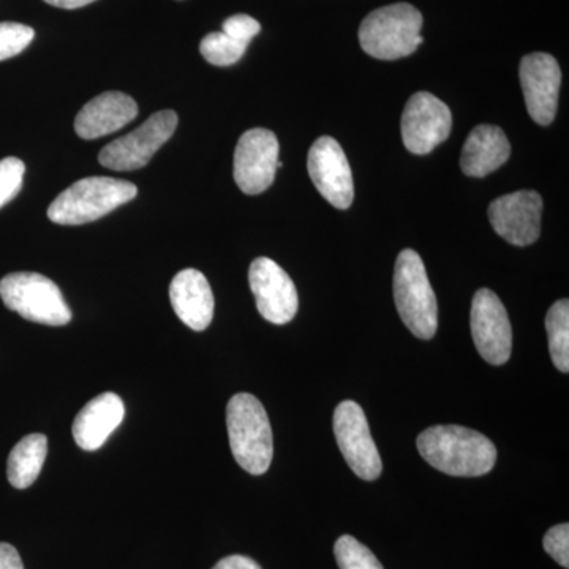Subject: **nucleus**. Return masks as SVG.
Masks as SVG:
<instances>
[{
    "label": "nucleus",
    "instance_id": "obj_1",
    "mask_svg": "<svg viewBox=\"0 0 569 569\" xmlns=\"http://www.w3.org/2000/svg\"><path fill=\"white\" fill-rule=\"evenodd\" d=\"M418 451L427 463L449 477H482L497 462L496 445L462 426L429 427L418 437Z\"/></svg>",
    "mask_w": 569,
    "mask_h": 569
},
{
    "label": "nucleus",
    "instance_id": "obj_2",
    "mask_svg": "<svg viewBox=\"0 0 569 569\" xmlns=\"http://www.w3.org/2000/svg\"><path fill=\"white\" fill-rule=\"evenodd\" d=\"M227 426L236 462L254 477L266 473L274 456V443L271 422L260 400L247 392L231 397Z\"/></svg>",
    "mask_w": 569,
    "mask_h": 569
},
{
    "label": "nucleus",
    "instance_id": "obj_3",
    "mask_svg": "<svg viewBox=\"0 0 569 569\" xmlns=\"http://www.w3.org/2000/svg\"><path fill=\"white\" fill-rule=\"evenodd\" d=\"M138 194L134 183L122 179L92 176L63 190L48 209L51 222L84 224L102 219Z\"/></svg>",
    "mask_w": 569,
    "mask_h": 569
},
{
    "label": "nucleus",
    "instance_id": "obj_4",
    "mask_svg": "<svg viewBox=\"0 0 569 569\" xmlns=\"http://www.w3.org/2000/svg\"><path fill=\"white\" fill-rule=\"evenodd\" d=\"M422 14L410 3L381 7L367 14L359 28L362 50L380 61L407 58L425 41Z\"/></svg>",
    "mask_w": 569,
    "mask_h": 569
},
{
    "label": "nucleus",
    "instance_id": "obj_5",
    "mask_svg": "<svg viewBox=\"0 0 569 569\" xmlns=\"http://www.w3.org/2000/svg\"><path fill=\"white\" fill-rule=\"evenodd\" d=\"M395 301L397 312L411 335L430 340L438 328V306L426 266L415 250L399 253L395 269Z\"/></svg>",
    "mask_w": 569,
    "mask_h": 569
},
{
    "label": "nucleus",
    "instance_id": "obj_6",
    "mask_svg": "<svg viewBox=\"0 0 569 569\" xmlns=\"http://www.w3.org/2000/svg\"><path fill=\"white\" fill-rule=\"evenodd\" d=\"M3 305L24 320L47 326H66L71 310L58 284L36 272H13L0 280Z\"/></svg>",
    "mask_w": 569,
    "mask_h": 569
},
{
    "label": "nucleus",
    "instance_id": "obj_7",
    "mask_svg": "<svg viewBox=\"0 0 569 569\" xmlns=\"http://www.w3.org/2000/svg\"><path fill=\"white\" fill-rule=\"evenodd\" d=\"M178 122L173 110L156 112L132 133L104 146L99 156L100 164L112 171L140 170L173 137Z\"/></svg>",
    "mask_w": 569,
    "mask_h": 569
},
{
    "label": "nucleus",
    "instance_id": "obj_8",
    "mask_svg": "<svg viewBox=\"0 0 569 569\" xmlns=\"http://www.w3.org/2000/svg\"><path fill=\"white\" fill-rule=\"evenodd\" d=\"M335 436L348 467L356 477L376 481L383 470L380 452L370 436L365 410L353 400H346L335 411Z\"/></svg>",
    "mask_w": 569,
    "mask_h": 569
},
{
    "label": "nucleus",
    "instance_id": "obj_9",
    "mask_svg": "<svg viewBox=\"0 0 569 569\" xmlns=\"http://www.w3.org/2000/svg\"><path fill=\"white\" fill-rule=\"evenodd\" d=\"M279 140L268 129L247 130L234 151V181L246 194H260L274 182L279 160Z\"/></svg>",
    "mask_w": 569,
    "mask_h": 569
},
{
    "label": "nucleus",
    "instance_id": "obj_10",
    "mask_svg": "<svg viewBox=\"0 0 569 569\" xmlns=\"http://www.w3.org/2000/svg\"><path fill=\"white\" fill-rule=\"evenodd\" d=\"M471 336L485 361L492 366L508 362L512 350V328L507 309L489 288H481L471 305Z\"/></svg>",
    "mask_w": 569,
    "mask_h": 569
},
{
    "label": "nucleus",
    "instance_id": "obj_11",
    "mask_svg": "<svg viewBox=\"0 0 569 569\" xmlns=\"http://www.w3.org/2000/svg\"><path fill=\"white\" fill-rule=\"evenodd\" d=\"M452 129L448 104L429 92H418L407 102L402 114V140L417 156H426L447 141Z\"/></svg>",
    "mask_w": 569,
    "mask_h": 569
},
{
    "label": "nucleus",
    "instance_id": "obj_12",
    "mask_svg": "<svg viewBox=\"0 0 569 569\" xmlns=\"http://www.w3.org/2000/svg\"><path fill=\"white\" fill-rule=\"evenodd\" d=\"M250 290L260 316L272 325H287L299 309L298 290L291 277L271 258H257L249 269Z\"/></svg>",
    "mask_w": 569,
    "mask_h": 569
},
{
    "label": "nucleus",
    "instance_id": "obj_13",
    "mask_svg": "<svg viewBox=\"0 0 569 569\" xmlns=\"http://www.w3.org/2000/svg\"><path fill=\"white\" fill-rule=\"evenodd\" d=\"M307 170L318 192L337 209L353 203L355 186L350 163L342 146L331 137H320L310 148Z\"/></svg>",
    "mask_w": 569,
    "mask_h": 569
},
{
    "label": "nucleus",
    "instance_id": "obj_14",
    "mask_svg": "<svg viewBox=\"0 0 569 569\" xmlns=\"http://www.w3.org/2000/svg\"><path fill=\"white\" fill-rule=\"evenodd\" d=\"M542 198L533 190L497 198L489 206V220L498 236L509 244L526 247L538 241L541 233Z\"/></svg>",
    "mask_w": 569,
    "mask_h": 569
},
{
    "label": "nucleus",
    "instance_id": "obj_15",
    "mask_svg": "<svg viewBox=\"0 0 569 569\" xmlns=\"http://www.w3.org/2000/svg\"><path fill=\"white\" fill-rule=\"evenodd\" d=\"M519 77L531 119L539 126H549L556 119L559 108V62L546 52H533L520 62Z\"/></svg>",
    "mask_w": 569,
    "mask_h": 569
},
{
    "label": "nucleus",
    "instance_id": "obj_16",
    "mask_svg": "<svg viewBox=\"0 0 569 569\" xmlns=\"http://www.w3.org/2000/svg\"><path fill=\"white\" fill-rule=\"evenodd\" d=\"M138 104L123 92H104L89 100L74 119V132L82 140H99L137 119Z\"/></svg>",
    "mask_w": 569,
    "mask_h": 569
},
{
    "label": "nucleus",
    "instance_id": "obj_17",
    "mask_svg": "<svg viewBox=\"0 0 569 569\" xmlns=\"http://www.w3.org/2000/svg\"><path fill=\"white\" fill-rule=\"evenodd\" d=\"M176 316L193 331H204L212 323L213 295L203 272L183 269L170 284Z\"/></svg>",
    "mask_w": 569,
    "mask_h": 569
},
{
    "label": "nucleus",
    "instance_id": "obj_18",
    "mask_svg": "<svg viewBox=\"0 0 569 569\" xmlns=\"http://www.w3.org/2000/svg\"><path fill=\"white\" fill-rule=\"evenodd\" d=\"M123 417H126V407L121 397L114 392H103L82 408L74 418L71 427L74 441L84 451H97L121 426Z\"/></svg>",
    "mask_w": 569,
    "mask_h": 569
},
{
    "label": "nucleus",
    "instance_id": "obj_19",
    "mask_svg": "<svg viewBox=\"0 0 569 569\" xmlns=\"http://www.w3.org/2000/svg\"><path fill=\"white\" fill-rule=\"evenodd\" d=\"M511 153L507 134L497 126L482 123L468 134L463 144L460 168L471 178H485L503 167Z\"/></svg>",
    "mask_w": 569,
    "mask_h": 569
},
{
    "label": "nucleus",
    "instance_id": "obj_20",
    "mask_svg": "<svg viewBox=\"0 0 569 569\" xmlns=\"http://www.w3.org/2000/svg\"><path fill=\"white\" fill-rule=\"evenodd\" d=\"M48 455V438L43 433H31L11 449L7 462V477L14 489L31 488L43 468Z\"/></svg>",
    "mask_w": 569,
    "mask_h": 569
},
{
    "label": "nucleus",
    "instance_id": "obj_21",
    "mask_svg": "<svg viewBox=\"0 0 569 569\" xmlns=\"http://www.w3.org/2000/svg\"><path fill=\"white\" fill-rule=\"evenodd\" d=\"M546 331L549 337V351L553 366L560 372H569V301L560 299L550 307L546 317Z\"/></svg>",
    "mask_w": 569,
    "mask_h": 569
},
{
    "label": "nucleus",
    "instance_id": "obj_22",
    "mask_svg": "<svg viewBox=\"0 0 569 569\" xmlns=\"http://www.w3.org/2000/svg\"><path fill=\"white\" fill-rule=\"evenodd\" d=\"M247 44L239 43L223 32H211L201 40V56L217 67H230L241 61L246 54Z\"/></svg>",
    "mask_w": 569,
    "mask_h": 569
},
{
    "label": "nucleus",
    "instance_id": "obj_23",
    "mask_svg": "<svg viewBox=\"0 0 569 569\" xmlns=\"http://www.w3.org/2000/svg\"><path fill=\"white\" fill-rule=\"evenodd\" d=\"M335 556L340 569H385L372 550L350 535L337 539Z\"/></svg>",
    "mask_w": 569,
    "mask_h": 569
},
{
    "label": "nucleus",
    "instance_id": "obj_24",
    "mask_svg": "<svg viewBox=\"0 0 569 569\" xmlns=\"http://www.w3.org/2000/svg\"><path fill=\"white\" fill-rule=\"evenodd\" d=\"M36 31L20 22H0V61L21 54L32 43Z\"/></svg>",
    "mask_w": 569,
    "mask_h": 569
},
{
    "label": "nucleus",
    "instance_id": "obj_25",
    "mask_svg": "<svg viewBox=\"0 0 569 569\" xmlns=\"http://www.w3.org/2000/svg\"><path fill=\"white\" fill-rule=\"evenodd\" d=\"M26 164L17 157H7L0 160V208L9 204L22 187Z\"/></svg>",
    "mask_w": 569,
    "mask_h": 569
},
{
    "label": "nucleus",
    "instance_id": "obj_26",
    "mask_svg": "<svg viewBox=\"0 0 569 569\" xmlns=\"http://www.w3.org/2000/svg\"><path fill=\"white\" fill-rule=\"evenodd\" d=\"M546 552L552 557L560 567L569 568V526L559 523L552 527L542 539Z\"/></svg>",
    "mask_w": 569,
    "mask_h": 569
},
{
    "label": "nucleus",
    "instance_id": "obj_27",
    "mask_svg": "<svg viewBox=\"0 0 569 569\" xmlns=\"http://www.w3.org/2000/svg\"><path fill=\"white\" fill-rule=\"evenodd\" d=\"M261 31L260 22L249 14H234L223 22L222 32L227 33L231 39L244 43L249 47L253 37H257Z\"/></svg>",
    "mask_w": 569,
    "mask_h": 569
},
{
    "label": "nucleus",
    "instance_id": "obj_28",
    "mask_svg": "<svg viewBox=\"0 0 569 569\" xmlns=\"http://www.w3.org/2000/svg\"><path fill=\"white\" fill-rule=\"evenodd\" d=\"M0 569H24L20 552L9 542H0Z\"/></svg>",
    "mask_w": 569,
    "mask_h": 569
},
{
    "label": "nucleus",
    "instance_id": "obj_29",
    "mask_svg": "<svg viewBox=\"0 0 569 569\" xmlns=\"http://www.w3.org/2000/svg\"><path fill=\"white\" fill-rule=\"evenodd\" d=\"M212 569H261L257 561L246 556L224 557Z\"/></svg>",
    "mask_w": 569,
    "mask_h": 569
},
{
    "label": "nucleus",
    "instance_id": "obj_30",
    "mask_svg": "<svg viewBox=\"0 0 569 569\" xmlns=\"http://www.w3.org/2000/svg\"><path fill=\"white\" fill-rule=\"evenodd\" d=\"M44 2L50 3L52 7H58V9L74 10L89 6V3L96 2V0H44Z\"/></svg>",
    "mask_w": 569,
    "mask_h": 569
}]
</instances>
